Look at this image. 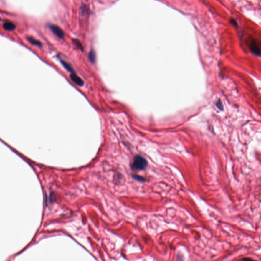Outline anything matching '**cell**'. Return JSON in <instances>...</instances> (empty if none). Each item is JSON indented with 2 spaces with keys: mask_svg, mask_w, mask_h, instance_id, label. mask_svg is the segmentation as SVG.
Instances as JSON below:
<instances>
[{
  "mask_svg": "<svg viewBox=\"0 0 261 261\" xmlns=\"http://www.w3.org/2000/svg\"><path fill=\"white\" fill-rule=\"evenodd\" d=\"M134 178L135 179H136V180H138V181H139L140 182H142V181H145V179L143 178H142L141 176H134Z\"/></svg>",
  "mask_w": 261,
  "mask_h": 261,
  "instance_id": "30bf717a",
  "label": "cell"
},
{
  "mask_svg": "<svg viewBox=\"0 0 261 261\" xmlns=\"http://www.w3.org/2000/svg\"><path fill=\"white\" fill-rule=\"evenodd\" d=\"M15 27H16L15 25L13 23L10 22H7L4 23L3 24V28L5 30L7 31H11L14 30L15 29Z\"/></svg>",
  "mask_w": 261,
  "mask_h": 261,
  "instance_id": "5b68a950",
  "label": "cell"
},
{
  "mask_svg": "<svg viewBox=\"0 0 261 261\" xmlns=\"http://www.w3.org/2000/svg\"><path fill=\"white\" fill-rule=\"evenodd\" d=\"M70 77L72 81L78 86H83L84 84L83 80L81 78H80L75 73V72L71 73Z\"/></svg>",
  "mask_w": 261,
  "mask_h": 261,
  "instance_id": "3957f363",
  "label": "cell"
},
{
  "mask_svg": "<svg viewBox=\"0 0 261 261\" xmlns=\"http://www.w3.org/2000/svg\"><path fill=\"white\" fill-rule=\"evenodd\" d=\"M88 58L92 63H95L96 60V54L93 50H91L88 54Z\"/></svg>",
  "mask_w": 261,
  "mask_h": 261,
  "instance_id": "52a82bcc",
  "label": "cell"
},
{
  "mask_svg": "<svg viewBox=\"0 0 261 261\" xmlns=\"http://www.w3.org/2000/svg\"><path fill=\"white\" fill-rule=\"evenodd\" d=\"M61 64L63 65V66L65 67V68L67 71L70 72V73L75 72L74 69H73V68L72 67V66L68 63L66 62L64 60H61Z\"/></svg>",
  "mask_w": 261,
  "mask_h": 261,
  "instance_id": "8992f818",
  "label": "cell"
},
{
  "mask_svg": "<svg viewBox=\"0 0 261 261\" xmlns=\"http://www.w3.org/2000/svg\"><path fill=\"white\" fill-rule=\"evenodd\" d=\"M250 49L251 51L256 55H260V48L257 42L255 40H252L250 44Z\"/></svg>",
  "mask_w": 261,
  "mask_h": 261,
  "instance_id": "277c9868",
  "label": "cell"
},
{
  "mask_svg": "<svg viewBox=\"0 0 261 261\" xmlns=\"http://www.w3.org/2000/svg\"><path fill=\"white\" fill-rule=\"evenodd\" d=\"M72 42H73V43L75 44V46H76V47H77L78 49L81 50L82 52L84 51L83 46L82 44L81 43V42H80L79 40L77 39H72Z\"/></svg>",
  "mask_w": 261,
  "mask_h": 261,
  "instance_id": "ba28073f",
  "label": "cell"
},
{
  "mask_svg": "<svg viewBox=\"0 0 261 261\" xmlns=\"http://www.w3.org/2000/svg\"><path fill=\"white\" fill-rule=\"evenodd\" d=\"M49 28L53 33L58 38L60 39H63L65 38V32L59 27L54 24H50L49 25Z\"/></svg>",
  "mask_w": 261,
  "mask_h": 261,
  "instance_id": "7a4b0ae2",
  "label": "cell"
},
{
  "mask_svg": "<svg viewBox=\"0 0 261 261\" xmlns=\"http://www.w3.org/2000/svg\"><path fill=\"white\" fill-rule=\"evenodd\" d=\"M28 40L31 44L34 46H37V47H41L42 46V44L40 42H39L37 40L35 39V38H33V37H29L28 38Z\"/></svg>",
  "mask_w": 261,
  "mask_h": 261,
  "instance_id": "9c48e42d",
  "label": "cell"
},
{
  "mask_svg": "<svg viewBox=\"0 0 261 261\" xmlns=\"http://www.w3.org/2000/svg\"><path fill=\"white\" fill-rule=\"evenodd\" d=\"M148 166V162L145 158L140 155H136L133 162L132 169L135 170H145Z\"/></svg>",
  "mask_w": 261,
  "mask_h": 261,
  "instance_id": "6da1fadb",
  "label": "cell"
}]
</instances>
